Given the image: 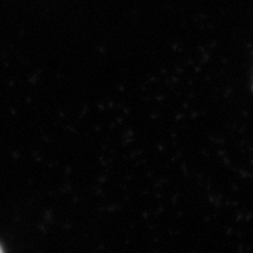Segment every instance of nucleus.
Masks as SVG:
<instances>
[{
    "label": "nucleus",
    "mask_w": 253,
    "mask_h": 253,
    "mask_svg": "<svg viewBox=\"0 0 253 253\" xmlns=\"http://www.w3.org/2000/svg\"><path fill=\"white\" fill-rule=\"evenodd\" d=\"M0 253H3V251H1V248H0Z\"/></svg>",
    "instance_id": "1"
}]
</instances>
